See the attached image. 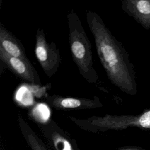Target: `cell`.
Returning a JSON list of instances; mask_svg holds the SVG:
<instances>
[{
  "mask_svg": "<svg viewBox=\"0 0 150 150\" xmlns=\"http://www.w3.org/2000/svg\"><path fill=\"white\" fill-rule=\"evenodd\" d=\"M46 101L56 110L94 109L103 106V103L97 96L91 99L53 95L47 97L46 98Z\"/></svg>",
  "mask_w": 150,
  "mask_h": 150,
  "instance_id": "cell-5",
  "label": "cell"
},
{
  "mask_svg": "<svg viewBox=\"0 0 150 150\" xmlns=\"http://www.w3.org/2000/svg\"><path fill=\"white\" fill-rule=\"evenodd\" d=\"M19 122L22 131L26 133V139L32 150H47L21 117L19 118Z\"/></svg>",
  "mask_w": 150,
  "mask_h": 150,
  "instance_id": "cell-8",
  "label": "cell"
},
{
  "mask_svg": "<svg viewBox=\"0 0 150 150\" xmlns=\"http://www.w3.org/2000/svg\"><path fill=\"white\" fill-rule=\"evenodd\" d=\"M86 21L93 36L98 57L109 80L120 90H134L130 66L121 44L96 12L88 10Z\"/></svg>",
  "mask_w": 150,
  "mask_h": 150,
  "instance_id": "cell-1",
  "label": "cell"
},
{
  "mask_svg": "<svg viewBox=\"0 0 150 150\" xmlns=\"http://www.w3.org/2000/svg\"><path fill=\"white\" fill-rule=\"evenodd\" d=\"M35 40L36 57L46 76L52 77L57 71L61 62L60 51L54 42H48L42 28L37 30Z\"/></svg>",
  "mask_w": 150,
  "mask_h": 150,
  "instance_id": "cell-3",
  "label": "cell"
},
{
  "mask_svg": "<svg viewBox=\"0 0 150 150\" xmlns=\"http://www.w3.org/2000/svg\"><path fill=\"white\" fill-rule=\"evenodd\" d=\"M0 47L12 56L29 60L21 42L2 23H0Z\"/></svg>",
  "mask_w": 150,
  "mask_h": 150,
  "instance_id": "cell-6",
  "label": "cell"
},
{
  "mask_svg": "<svg viewBox=\"0 0 150 150\" xmlns=\"http://www.w3.org/2000/svg\"><path fill=\"white\" fill-rule=\"evenodd\" d=\"M41 124L43 132L50 135L56 150H74L70 141L57 129V127L53 120L49 119Z\"/></svg>",
  "mask_w": 150,
  "mask_h": 150,
  "instance_id": "cell-7",
  "label": "cell"
},
{
  "mask_svg": "<svg viewBox=\"0 0 150 150\" xmlns=\"http://www.w3.org/2000/svg\"><path fill=\"white\" fill-rule=\"evenodd\" d=\"M137 11L142 14L150 13V3L147 1L141 0L137 1L135 4Z\"/></svg>",
  "mask_w": 150,
  "mask_h": 150,
  "instance_id": "cell-10",
  "label": "cell"
},
{
  "mask_svg": "<svg viewBox=\"0 0 150 150\" xmlns=\"http://www.w3.org/2000/svg\"><path fill=\"white\" fill-rule=\"evenodd\" d=\"M119 150H145L144 148L141 147L137 146H125V147H121L119 148Z\"/></svg>",
  "mask_w": 150,
  "mask_h": 150,
  "instance_id": "cell-11",
  "label": "cell"
},
{
  "mask_svg": "<svg viewBox=\"0 0 150 150\" xmlns=\"http://www.w3.org/2000/svg\"><path fill=\"white\" fill-rule=\"evenodd\" d=\"M0 61L1 66L4 65L22 80L34 85H42L38 73L29 60L12 56L0 47Z\"/></svg>",
  "mask_w": 150,
  "mask_h": 150,
  "instance_id": "cell-4",
  "label": "cell"
},
{
  "mask_svg": "<svg viewBox=\"0 0 150 150\" xmlns=\"http://www.w3.org/2000/svg\"><path fill=\"white\" fill-rule=\"evenodd\" d=\"M67 18L69 45L73 60L80 75L89 83H96L98 80V75L94 67L90 41L77 13L70 12Z\"/></svg>",
  "mask_w": 150,
  "mask_h": 150,
  "instance_id": "cell-2",
  "label": "cell"
},
{
  "mask_svg": "<svg viewBox=\"0 0 150 150\" xmlns=\"http://www.w3.org/2000/svg\"><path fill=\"white\" fill-rule=\"evenodd\" d=\"M138 127L142 128H150V111L139 117L129 116L128 127Z\"/></svg>",
  "mask_w": 150,
  "mask_h": 150,
  "instance_id": "cell-9",
  "label": "cell"
}]
</instances>
